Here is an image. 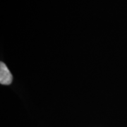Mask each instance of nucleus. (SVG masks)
<instances>
[{
    "label": "nucleus",
    "mask_w": 127,
    "mask_h": 127,
    "mask_svg": "<svg viewBox=\"0 0 127 127\" xmlns=\"http://www.w3.org/2000/svg\"><path fill=\"white\" fill-rule=\"evenodd\" d=\"M13 81V76L8 67L4 62L0 63V83L1 85H9Z\"/></svg>",
    "instance_id": "obj_1"
}]
</instances>
